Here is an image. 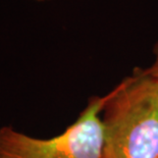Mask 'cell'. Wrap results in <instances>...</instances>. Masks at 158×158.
Masks as SVG:
<instances>
[{
  "label": "cell",
  "mask_w": 158,
  "mask_h": 158,
  "mask_svg": "<svg viewBox=\"0 0 158 158\" xmlns=\"http://www.w3.org/2000/svg\"><path fill=\"white\" fill-rule=\"evenodd\" d=\"M101 158H158V80L136 68L109 93Z\"/></svg>",
  "instance_id": "1"
},
{
  "label": "cell",
  "mask_w": 158,
  "mask_h": 158,
  "mask_svg": "<svg viewBox=\"0 0 158 158\" xmlns=\"http://www.w3.org/2000/svg\"><path fill=\"white\" fill-rule=\"evenodd\" d=\"M106 99L107 94L91 98L75 123L49 139L31 137L10 126L1 127L0 158H101V113Z\"/></svg>",
  "instance_id": "2"
},
{
  "label": "cell",
  "mask_w": 158,
  "mask_h": 158,
  "mask_svg": "<svg viewBox=\"0 0 158 158\" xmlns=\"http://www.w3.org/2000/svg\"><path fill=\"white\" fill-rule=\"evenodd\" d=\"M153 54H154V60H153L152 64L146 68L145 69L149 75H151L158 80V42L156 43L153 48Z\"/></svg>",
  "instance_id": "3"
},
{
  "label": "cell",
  "mask_w": 158,
  "mask_h": 158,
  "mask_svg": "<svg viewBox=\"0 0 158 158\" xmlns=\"http://www.w3.org/2000/svg\"><path fill=\"white\" fill-rule=\"evenodd\" d=\"M33 1H36V2H48V1H51V0H33Z\"/></svg>",
  "instance_id": "4"
}]
</instances>
